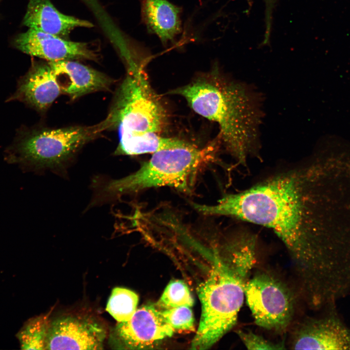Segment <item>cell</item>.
<instances>
[{
	"label": "cell",
	"instance_id": "cell-1",
	"mask_svg": "<svg viewBox=\"0 0 350 350\" xmlns=\"http://www.w3.org/2000/svg\"><path fill=\"white\" fill-rule=\"evenodd\" d=\"M320 175L316 165L298 166L226 194L214 211L273 230L302 278H309L319 269L325 253L317 190Z\"/></svg>",
	"mask_w": 350,
	"mask_h": 350
},
{
	"label": "cell",
	"instance_id": "cell-2",
	"mask_svg": "<svg viewBox=\"0 0 350 350\" xmlns=\"http://www.w3.org/2000/svg\"><path fill=\"white\" fill-rule=\"evenodd\" d=\"M185 99L197 114L216 122L222 144L237 162L261 148L264 97L252 84L226 74L218 65L169 92Z\"/></svg>",
	"mask_w": 350,
	"mask_h": 350
},
{
	"label": "cell",
	"instance_id": "cell-3",
	"mask_svg": "<svg viewBox=\"0 0 350 350\" xmlns=\"http://www.w3.org/2000/svg\"><path fill=\"white\" fill-rule=\"evenodd\" d=\"M226 255L215 254L207 279L197 287L202 305L199 327L192 349L210 348L236 324L245 299V286L256 252L243 244L225 245Z\"/></svg>",
	"mask_w": 350,
	"mask_h": 350
},
{
	"label": "cell",
	"instance_id": "cell-4",
	"mask_svg": "<svg viewBox=\"0 0 350 350\" xmlns=\"http://www.w3.org/2000/svg\"><path fill=\"white\" fill-rule=\"evenodd\" d=\"M220 144L217 137L201 148L193 145L155 152L137 171L123 178L110 180L99 187L91 205L154 187H170L190 193L198 171L215 159Z\"/></svg>",
	"mask_w": 350,
	"mask_h": 350
},
{
	"label": "cell",
	"instance_id": "cell-5",
	"mask_svg": "<svg viewBox=\"0 0 350 350\" xmlns=\"http://www.w3.org/2000/svg\"><path fill=\"white\" fill-rule=\"evenodd\" d=\"M105 130L103 121L91 126L54 128L23 126L7 148L5 158L27 170L62 174L81 149Z\"/></svg>",
	"mask_w": 350,
	"mask_h": 350
},
{
	"label": "cell",
	"instance_id": "cell-6",
	"mask_svg": "<svg viewBox=\"0 0 350 350\" xmlns=\"http://www.w3.org/2000/svg\"><path fill=\"white\" fill-rule=\"evenodd\" d=\"M103 122L106 130L117 131L118 143L147 132L158 134L165 128L167 112L151 86L143 65L128 67Z\"/></svg>",
	"mask_w": 350,
	"mask_h": 350
},
{
	"label": "cell",
	"instance_id": "cell-7",
	"mask_svg": "<svg viewBox=\"0 0 350 350\" xmlns=\"http://www.w3.org/2000/svg\"><path fill=\"white\" fill-rule=\"evenodd\" d=\"M245 298L255 323L276 332L284 331L294 313V299L288 287L266 272L259 273L247 280Z\"/></svg>",
	"mask_w": 350,
	"mask_h": 350
},
{
	"label": "cell",
	"instance_id": "cell-8",
	"mask_svg": "<svg viewBox=\"0 0 350 350\" xmlns=\"http://www.w3.org/2000/svg\"><path fill=\"white\" fill-rule=\"evenodd\" d=\"M14 45L20 51L48 62L68 60L96 61L99 59L97 51L89 43L72 41L31 28L18 35Z\"/></svg>",
	"mask_w": 350,
	"mask_h": 350
},
{
	"label": "cell",
	"instance_id": "cell-9",
	"mask_svg": "<svg viewBox=\"0 0 350 350\" xmlns=\"http://www.w3.org/2000/svg\"><path fill=\"white\" fill-rule=\"evenodd\" d=\"M105 329L89 317L68 316L51 322L47 350H102Z\"/></svg>",
	"mask_w": 350,
	"mask_h": 350
},
{
	"label": "cell",
	"instance_id": "cell-10",
	"mask_svg": "<svg viewBox=\"0 0 350 350\" xmlns=\"http://www.w3.org/2000/svg\"><path fill=\"white\" fill-rule=\"evenodd\" d=\"M174 331L163 320L155 304L141 306L130 319L118 322L116 326L121 340L130 349L154 347L164 338L172 336Z\"/></svg>",
	"mask_w": 350,
	"mask_h": 350
},
{
	"label": "cell",
	"instance_id": "cell-11",
	"mask_svg": "<svg viewBox=\"0 0 350 350\" xmlns=\"http://www.w3.org/2000/svg\"><path fill=\"white\" fill-rule=\"evenodd\" d=\"M61 93L56 75L49 62H34L18 79L15 92L6 101L20 102L43 113Z\"/></svg>",
	"mask_w": 350,
	"mask_h": 350
},
{
	"label": "cell",
	"instance_id": "cell-12",
	"mask_svg": "<svg viewBox=\"0 0 350 350\" xmlns=\"http://www.w3.org/2000/svg\"><path fill=\"white\" fill-rule=\"evenodd\" d=\"M292 338L295 350H350V330L334 315L305 322Z\"/></svg>",
	"mask_w": 350,
	"mask_h": 350
},
{
	"label": "cell",
	"instance_id": "cell-13",
	"mask_svg": "<svg viewBox=\"0 0 350 350\" xmlns=\"http://www.w3.org/2000/svg\"><path fill=\"white\" fill-rule=\"evenodd\" d=\"M61 93L75 100L88 93L109 90L113 80L105 74L75 60L49 62Z\"/></svg>",
	"mask_w": 350,
	"mask_h": 350
},
{
	"label": "cell",
	"instance_id": "cell-14",
	"mask_svg": "<svg viewBox=\"0 0 350 350\" xmlns=\"http://www.w3.org/2000/svg\"><path fill=\"white\" fill-rule=\"evenodd\" d=\"M23 23L29 28L64 39L75 28L93 26L88 20L61 13L50 0H30Z\"/></svg>",
	"mask_w": 350,
	"mask_h": 350
},
{
	"label": "cell",
	"instance_id": "cell-15",
	"mask_svg": "<svg viewBox=\"0 0 350 350\" xmlns=\"http://www.w3.org/2000/svg\"><path fill=\"white\" fill-rule=\"evenodd\" d=\"M179 8L167 0H142L141 14L148 30L166 43L181 32Z\"/></svg>",
	"mask_w": 350,
	"mask_h": 350
},
{
	"label": "cell",
	"instance_id": "cell-16",
	"mask_svg": "<svg viewBox=\"0 0 350 350\" xmlns=\"http://www.w3.org/2000/svg\"><path fill=\"white\" fill-rule=\"evenodd\" d=\"M193 145L178 138L164 137L155 132H147L118 144L114 155L136 156Z\"/></svg>",
	"mask_w": 350,
	"mask_h": 350
},
{
	"label": "cell",
	"instance_id": "cell-17",
	"mask_svg": "<svg viewBox=\"0 0 350 350\" xmlns=\"http://www.w3.org/2000/svg\"><path fill=\"white\" fill-rule=\"evenodd\" d=\"M51 321L48 315H40L27 321L17 334L23 350H47Z\"/></svg>",
	"mask_w": 350,
	"mask_h": 350
},
{
	"label": "cell",
	"instance_id": "cell-18",
	"mask_svg": "<svg viewBox=\"0 0 350 350\" xmlns=\"http://www.w3.org/2000/svg\"><path fill=\"white\" fill-rule=\"evenodd\" d=\"M139 297L133 291L122 287H115L112 291L106 310L118 322L131 318L137 310Z\"/></svg>",
	"mask_w": 350,
	"mask_h": 350
},
{
	"label": "cell",
	"instance_id": "cell-19",
	"mask_svg": "<svg viewBox=\"0 0 350 350\" xmlns=\"http://www.w3.org/2000/svg\"><path fill=\"white\" fill-rule=\"evenodd\" d=\"M193 304L194 300L188 286L178 280L168 283L155 305L159 310H164L182 306L190 307Z\"/></svg>",
	"mask_w": 350,
	"mask_h": 350
},
{
	"label": "cell",
	"instance_id": "cell-20",
	"mask_svg": "<svg viewBox=\"0 0 350 350\" xmlns=\"http://www.w3.org/2000/svg\"><path fill=\"white\" fill-rule=\"evenodd\" d=\"M163 320L174 330L192 331L194 317L190 307L182 306L170 309L160 310Z\"/></svg>",
	"mask_w": 350,
	"mask_h": 350
},
{
	"label": "cell",
	"instance_id": "cell-21",
	"mask_svg": "<svg viewBox=\"0 0 350 350\" xmlns=\"http://www.w3.org/2000/svg\"><path fill=\"white\" fill-rule=\"evenodd\" d=\"M237 333L248 350H283V342L275 343L250 331L238 330Z\"/></svg>",
	"mask_w": 350,
	"mask_h": 350
},
{
	"label": "cell",
	"instance_id": "cell-22",
	"mask_svg": "<svg viewBox=\"0 0 350 350\" xmlns=\"http://www.w3.org/2000/svg\"><path fill=\"white\" fill-rule=\"evenodd\" d=\"M266 5V30L269 31L271 27L272 12L276 0H264Z\"/></svg>",
	"mask_w": 350,
	"mask_h": 350
}]
</instances>
